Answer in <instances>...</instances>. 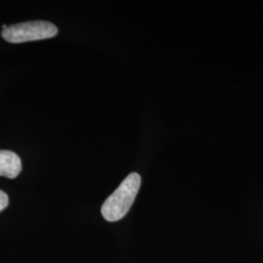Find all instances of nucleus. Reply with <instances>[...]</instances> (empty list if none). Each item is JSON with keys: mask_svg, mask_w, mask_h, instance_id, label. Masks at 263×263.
<instances>
[{"mask_svg": "<svg viewBox=\"0 0 263 263\" xmlns=\"http://www.w3.org/2000/svg\"><path fill=\"white\" fill-rule=\"evenodd\" d=\"M141 183V176L137 173H132L123 180L102 207V215L105 220L114 222L127 215L138 195Z\"/></svg>", "mask_w": 263, "mask_h": 263, "instance_id": "nucleus-1", "label": "nucleus"}, {"mask_svg": "<svg viewBox=\"0 0 263 263\" xmlns=\"http://www.w3.org/2000/svg\"><path fill=\"white\" fill-rule=\"evenodd\" d=\"M58 28L45 21H32L7 27L2 30V37L10 43H24L41 39L54 37Z\"/></svg>", "mask_w": 263, "mask_h": 263, "instance_id": "nucleus-2", "label": "nucleus"}, {"mask_svg": "<svg viewBox=\"0 0 263 263\" xmlns=\"http://www.w3.org/2000/svg\"><path fill=\"white\" fill-rule=\"evenodd\" d=\"M22 171L19 156L10 151H0V177L15 179Z\"/></svg>", "mask_w": 263, "mask_h": 263, "instance_id": "nucleus-3", "label": "nucleus"}, {"mask_svg": "<svg viewBox=\"0 0 263 263\" xmlns=\"http://www.w3.org/2000/svg\"><path fill=\"white\" fill-rule=\"evenodd\" d=\"M8 204H9L8 195L4 191L0 190V212H2L5 208L7 207Z\"/></svg>", "mask_w": 263, "mask_h": 263, "instance_id": "nucleus-4", "label": "nucleus"}]
</instances>
